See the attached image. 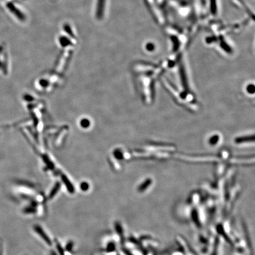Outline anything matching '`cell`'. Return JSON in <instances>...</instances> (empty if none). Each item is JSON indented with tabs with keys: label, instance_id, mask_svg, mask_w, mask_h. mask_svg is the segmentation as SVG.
I'll use <instances>...</instances> for the list:
<instances>
[{
	"label": "cell",
	"instance_id": "cell-3",
	"mask_svg": "<svg viewBox=\"0 0 255 255\" xmlns=\"http://www.w3.org/2000/svg\"><path fill=\"white\" fill-rule=\"evenodd\" d=\"M59 185H57L56 187L54 188V189L50 192V196H49V198L50 199H52L55 196L56 192L59 190Z\"/></svg>",
	"mask_w": 255,
	"mask_h": 255
},
{
	"label": "cell",
	"instance_id": "cell-7",
	"mask_svg": "<svg viewBox=\"0 0 255 255\" xmlns=\"http://www.w3.org/2000/svg\"><path fill=\"white\" fill-rule=\"evenodd\" d=\"M114 249H115V245H114V244L112 243H110L108 245V247H107V251H108V252H112V251L114 250Z\"/></svg>",
	"mask_w": 255,
	"mask_h": 255
},
{
	"label": "cell",
	"instance_id": "cell-6",
	"mask_svg": "<svg viewBox=\"0 0 255 255\" xmlns=\"http://www.w3.org/2000/svg\"><path fill=\"white\" fill-rule=\"evenodd\" d=\"M25 213H34L36 212V209L34 207H29V208H26L24 210Z\"/></svg>",
	"mask_w": 255,
	"mask_h": 255
},
{
	"label": "cell",
	"instance_id": "cell-2",
	"mask_svg": "<svg viewBox=\"0 0 255 255\" xmlns=\"http://www.w3.org/2000/svg\"><path fill=\"white\" fill-rule=\"evenodd\" d=\"M104 4H105V0H99L98 4H97V16L98 17V18H100L102 16Z\"/></svg>",
	"mask_w": 255,
	"mask_h": 255
},
{
	"label": "cell",
	"instance_id": "cell-4",
	"mask_svg": "<svg viewBox=\"0 0 255 255\" xmlns=\"http://www.w3.org/2000/svg\"><path fill=\"white\" fill-rule=\"evenodd\" d=\"M115 229H116V230L117 231V233L120 234V236L122 234V227H121V226H120V223H116L115 224Z\"/></svg>",
	"mask_w": 255,
	"mask_h": 255
},
{
	"label": "cell",
	"instance_id": "cell-5",
	"mask_svg": "<svg viewBox=\"0 0 255 255\" xmlns=\"http://www.w3.org/2000/svg\"><path fill=\"white\" fill-rule=\"evenodd\" d=\"M56 247H57V249L58 250V252L60 253V255H64V252L63 249L62 247V246H60V245L59 243H56Z\"/></svg>",
	"mask_w": 255,
	"mask_h": 255
},
{
	"label": "cell",
	"instance_id": "cell-1",
	"mask_svg": "<svg viewBox=\"0 0 255 255\" xmlns=\"http://www.w3.org/2000/svg\"><path fill=\"white\" fill-rule=\"evenodd\" d=\"M34 230L36 231V232L40 235V237L44 240V242L47 244H48L50 246L51 245V240L48 238V236L46 234V233L44 232V231L43 230V229L40 227V226L36 225V226H34Z\"/></svg>",
	"mask_w": 255,
	"mask_h": 255
},
{
	"label": "cell",
	"instance_id": "cell-8",
	"mask_svg": "<svg viewBox=\"0 0 255 255\" xmlns=\"http://www.w3.org/2000/svg\"><path fill=\"white\" fill-rule=\"evenodd\" d=\"M73 247V242H69L67 244V245H66V250H67V251H71L72 250V248Z\"/></svg>",
	"mask_w": 255,
	"mask_h": 255
},
{
	"label": "cell",
	"instance_id": "cell-9",
	"mask_svg": "<svg viewBox=\"0 0 255 255\" xmlns=\"http://www.w3.org/2000/svg\"><path fill=\"white\" fill-rule=\"evenodd\" d=\"M81 187H82V189L83 190H88V185H87V184H83L81 185Z\"/></svg>",
	"mask_w": 255,
	"mask_h": 255
}]
</instances>
